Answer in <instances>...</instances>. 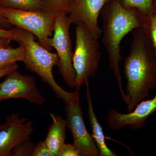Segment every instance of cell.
Masks as SVG:
<instances>
[{"instance_id": "obj_1", "label": "cell", "mask_w": 156, "mask_h": 156, "mask_svg": "<svg viewBox=\"0 0 156 156\" xmlns=\"http://www.w3.org/2000/svg\"><path fill=\"white\" fill-rule=\"evenodd\" d=\"M147 31L144 27L132 31L130 51L124 61L127 89L124 102L128 112L150 96L156 88V58Z\"/></svg>"}, {"instance_id": "obj_2", "label": "cell", "mask_w": 156, "mask_h": 156, "mask_svg": "<svg viewBox=\"0 0 156 156\" xmlns=\"http://www.w3.org/2000/svg\"><path fill=\"white\" fill-rule=\"evenodd\" d=\"M100 14L103 20L102 43L108 55L110 67L124 99L126 93L123 89L120 69L122 58L120 44L123 38L130 32L140 27L147 28L148 17L137 9L126 8L120 0H109Z\"/></svg>"}, {"instance_id": "obj_3", "label": "cell", "mask_w": 156, "mask_h": 156, "mask_svg": "<svg viewBox=\"0 0 156 156\" xmlns=\"http://www.w3.org/2000/svg\"><path fill=\"white\" fill-rule=\"evenodd\" d=\"M13 41L20 42L25 47L26 53L23 62L27 68L35 73L44 83L48 84L58 98L66 104L74 96L76 91L71 92L64 90L54 79L53 69L58 64L57 53L46 50L36 41L33 34L17 27L14 28Z\"/></svg>"}, {"instance_id": "obj_4", "label": "cell", "mask_w": 156, "mask_h": 156, "mask_svg": "<svg viewBox=\"0 0 156 156\" xmlns=\"http://www.w3.org/2000/svg\"><path fill=\"white\" fill-rule=\"evenodd\" d=\"M75 41L73 63L76 74L75 88L79 91L89 78L95 76L101 53L98 38L83 24L77 25Z\"/></svg>"}, {"instance_id": "obj_5", "label": "cell", "mask_w": 156, "mask_h": 156, "mask_svg": "<svg viewBox=\"0 0 156 156\" xmlns=\"http://www.w3.org/2000/svg\"><path fill=\"white\" fill-rule=\"evenodd\" d=\"M0 9L11 25L33 34L42 47L52 51L49 40L54 33L56 16L45 11H24L2 7Z\"/></svg>"}, {"instance_id": "obj_6", "label": "cell", "mask_w": 156, "mask_h": 156, "mask_svg": "<svg viewBox=\"0 0 156 156\" xmlns=\"http://www.w3.org/2000/svg\"><path fill=\"white\" fill-rule=\"evenodd\" d=\"M72 24L68 15H59L56 17L54 33L49 40L51 48L56 50L58 55V71L68 87L75 88L76 74L73 66L74 52L70 34V28Z\"/></svg>"}, {"instance_id": "obj_7", "label": "cell", "mask_w": 156, "mask_h": 156, "mask_svg": "<svg viewBox=\"0 0 156 156\" xmlns=\"http://www.w3.org/2000/svg\"><path fill=\"white\" fill-rule=\"evenodd\" d=\"M66 104L67 127L73 139V144L80 156H99V151L84 122L83 112L80 102L79 91Z\"/></svg>"}, {"instance_id": "obj_8", "label": "cell", "mask_w": 156, "mask_h": 156, "mask_svg": "<svg viewBox=\"0 0 156 156\" xmlns=\"http://www.w3.org/2000/svg\"><path fill=\"white\" fill-rule=\"evenodd\" d=\"M11 98H23L38 105L45 101L44 98L37 88L35 79L32 76L21 74L17 70L0 83V101Z\"/></svg>"}, {"instance_id": "obj_9", "label": "cell", "mask_w": 156, "mask_h": 156, "mask_svg": "<svg viewBox=\"0 0 156 156\" xmlns=\"http://www.w3.org/2000/svg\"><path fill=\"white\" fill-rule=\"evenodd\" d=\"M34 131L31 120L14 113L7 116L0 129V156H12L13 149L30 139Z\"/></svg>"}, {"instance_id": "obj_10", "label": "cell", "mask_w": 156, "mask_h": 156, "mask_svg": "<svg viewBox=\"0 0 156 156\" xmlns=\"http://www.w3.org/2000/svg\"><path fill=\"white\" fill-rule=\"evenodd\" d=\"M155 112L156 93L151 99L140 101L130 112L123 113L116 109H111L107 117V124L113 131L121 130L127 126L137 131L144 127L148 118Z\"/></svg>"}, {"instance_id": "obj_11", "label": "cell", "mask_w": 156, "mask_h": 156, "mask_svg": "<svg viewBox=\"0 0 156 156\" xmlns=\"http://www.w3.org/2000/svg\"><path fill=\"white\" fill-rule=\"evenodd\" d=\"M109 0H77L75 6L69 14L72 23L83 24L97 38L102 35L98 25V16Z\"/></svg>"}, {"instance_id": "obj_12", "label": "cell", "mask_w": 156, "mask_h": 156, "mask_svg": "<svg viewBox=\"0 0 156 156\" xmlns=\"http://www.w3.org/2000/svg\"><path fill=\"white\" fill-rule=\"evenodd\" d=\"M86 86V97L88 104V118L92 130V136L99 151V156H115L118 155L106 145L103 129L98 122L94 111L89 82Z\"/></svg>"}, {"instance_id": "obj_13", "label": "cell", "mask_w": 156, "mask_h": 156, "mask_svg": "<svg viewBox=\"0 0 156 156\" xmlns=\"http://www.w3.org/2000/svg\"><path fill=\"white\" fill-rule=\"evenodd\" d=\"M53 122L48 129V134L44 141L50 151L55 156H58L60 149L65 143L66 139V119L59 115L50 113Z\"/></svg>"}, {"instance_id": "obj_14", "label": "cell", "mask_w": 156, "mask_h": 156, "mask_svg": "<svg viewBox=\"0 0 156 156\" xmlns=\"http://www.w3.org/2000/svg\"><path fill=\"white\" fill-rule=\"evenodd\" d=\"M19 46L14 48L11 46L8 48H0V69L16 63L23 62L26 50L23 44L19 42Z\"/></svg>"}, {"instance_id": "obj_15", "label": "cell", "mask_w": 156, "mask_h": 156, "mask_svg": "<svg viewBox=\"0 0 156 156\" xmlns=\"http://www.w3.org/2000/svg\"><path fill=\"white\" fill-rule=\"evenodd\" d=\"M44 6V11L57 17L59 15H68L75 6L77 0H40Z\"/></svg>"}, {"instance_id": "obj_16", "label": "cell", "mask_w": 156, "mask_h": 156, "mask_svg": "<svg viewBox=\"0 0 156 156\" xmlns=\"http://www.w3.org/2000/svg\"><path fill=\"white\" fill-rule=\"evenodd\" d=\"M0 7L24 11L44 10V4L40 0H0Z\"/></svg>"}, {"instance_id": "obj_17", "label": "cell", "mask_w": 156, "mask_h": 156, "mask_svg": "<svg viewBox=\"0 0 156 156\" xmlns=\"http://www.w3.org/2000/svg\"><path fill=\"white\" fill-rule=\"evenodd\" d=\"M120 2L126 8L137 9L146 16H148L155 9L153 0H120Z\"/></svg>"}, {"instance_id": "obj_18", "label": "cell", "mask_w": 156, "mask_h": 156, "mask_svg": "<svg viewBox=\"0 0 156 156\" xmlns=\"http://www.w3.org/2000/svg\"><path fill=\"white\" fill-rule=\"evenodd\" d=\"M35 145L31 139L23 141L13 149L12 156H31Z\"/></svg>"}, {"instance_id": "obj_19", "label": "cell", "mask_w": 156, "mask_h": 156, "mask_svg": "<svg viewBox=\"0 0 156 156\" xmlns=\"http://www.w3.org/2000/svg\"><path fill=\"white\" fill-rule=\"evenodd\" d=\"M148 26L146 29L150 38L156 58V8L148 16Z\"/></svg>"}, {"instance_id": "obj_20", "label": "cell", "mask_w": 156, "mask_h": 156, "mask_svg": "<svg viewBox=\"0 0 156 156\" xmlns=\"http://www.w3.org/2000/svg\"><path fill=\"white\" fill-rule=\"evenodd\" d=\"M31 156H55L50 151L44 140H41L35 145Z\"/></svg>"}, {"instance_id": "obj_21", "label": "cell", "mask_w": 156, "mask_h": 156, "mask_svg": "<svg viewBox=\"0 0 156 156\" xmlns=\"http://www.w3.org/2000/svg\"><path fill=\"white\" fill-rule=\"evenodd\" d=\"M58 156H80V154L73 144L65 143L62 146Z\"/></svg>"}, {"instance_id": "obj_22", "label": "cell", "mask_w": 156, "mask_h": 156, "mask_svg": "<svg viewBox=\"0 0 156 156\" xmlns=\"http://www.w3.org/2000/svg\"><path fill=\"white\" fill-rule=\"evenodd\" d=\"M18 68V66L17 62L9 66L8 67L0 69V79L3 77L5 76L10 73L17 70Z\"/></svg>"}, {"instance_id": "obj_23", "label": "cell", "mask_w": 156, "mask_h": 156, "mask_svg": "<svg viewBox=\"0 0 156 156\" xmlns=\"http://www.w3.org/2000/svg\"><path fill=\"white\" fill-rule=\"evenodd\" d=\"M14 31V28L9 30L0 28V38L10 39L13 41Z\"/></svg>"}, {"instance_id": "obj_24", "label": "cell", "mask_w": 156, "mask_h": 156, "mask_svg": "<svg viewBox=\"0 0 156 156\" xmlns=\"http://www.w3.org/2000/svg\"><path fill=\"white\" fill-rule=\"evenodd\" d=\"M0 9H1V7H0ZM13 25H11L8 21V20L6 19L2 14L1 9H0V28L6 30L11 29Z\"/></svg>"}, {"instance_id": "obj_25", "label": "cell", "mask_w": 156, "mask_h": 156, "mask_svg": "<svg viewBox=\"0 0 156 156\" xmlns=\"http://www.w3.org/2000/svg\"><path fill=\"white\" fill-rule=\"evenodd\" d=\"M11 41H12L10 39L0 38V48L10 47Z\"/></svg>"}, {"instance_id": "obj_26", "label": "cell", "mask_w": 156, "mask_h": 156, "mask_svg": "<svg viewBox=\"0 0 156 156\" xmlns=\"http://www.w3.org/2000/svg\"><path fill=\"white\" fill-rule=\"evenodd\" d=\"M154 5L155 7L156 8V0H154Z\"/></svg>"}, {"instance_id": "obj_27", "label": "cell", "mask_w": 156, "mask_h": 156, "mask_svg": "<svg viewBox=\"0 0 156 156\" xmlns=\"http://www.w3.org/2000/svg\"><path fill=\"white\" fill-rule=\"evenodd\" d=\"M1 102V101H0V102ZM3 125H2V124H1V123H0V129H1V128H2V127Z\"/></svg>"}]
</instances>
